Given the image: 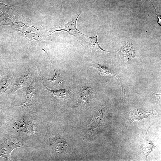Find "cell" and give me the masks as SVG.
<instances>
[{
  "instance_id": "11",
  "label": "cell",
  "mask_w": 161,
  "mask_h": 161,
  "mask_svg": "<svg viewBox=\"0 0 161 161\" xmlns=\"http://www.w3.org/2000/svg\"><path fill=\"white\" fill-rule=\"evenodd\" d=\"M92 91V90L90 87H83L80 93L76 106L80 103H87L90 98Z\"/></svg>"
},
{
  "instance_id": "4",
  "label": "cell",
  "mask_w": 161,
  "mask_h": 161,
  "mask_svg": "<svg viewBox=\"0 0 161 161\" xmlns=\"http://www.w3.org/2000/svg\"><path fill=\"white\" fill-rule=\"evenodd\" d=\"M120 55L124 61H131L135 56L134 46L131 44H127L122 49Z\"/></svg>"
},
{
  "instance_id": "13",
  "label": "cell",
  "mask_w": 161,
  "mask_h": 161,
  "mask_svg": "<svg viewBox=\"0 0 161 161\" xmlns=\"http://www.w3.org/2000/svg\"><path fill=\"white\" fill-rule=\"evenodd\" d=\"M90 39V41L87 43L88 47L90 49L97 52H104L110 53L114 52H110L104 50L100 46L97 40L98 34L94 37H90L86 35Z\"/></svg>"
},
{
  "instance_id": "6",
  "label": "cell",
  "mask_w": 161,
  "mask_h": 161,
  "mask_svg": "<svg viewBox=\"0 0 161 161\" xmlns=\"http://www.w3.org/2000/svg\"><path fill=\"white\" fill-rule=\"evenodd\" d=\"M30 79L29 72L22 75L16 80L12 87L11 94H13L20 88L25 86L28 83Z\"/></svg>"
},
{
  "instance_id": "15",
  "label": "cell",
  "mask_w": 161,
  "mask_h": 161,
  "mask_svg": "<svg viewBox=\"0 0 161 161\" xmlns=\"http://www.w3.org/2000/svg\"><path fill=\"white\" fill-rule=\"evenodd\" d=\"M152 93L154 94L157 97V100L159 102L161 100V93L156 94L153 92H151Z\"/></svg>"
},
{
  "instance_id": "7",
  "label": "cell",
  "mask_w": 161,
  "mask_h": 161,
  "mask_svg": "<svg viewBox=\"0 0 161 161\" xmlns=\"http://www.w3.org/2000/svg\"><path fill=\"white\" fill-rule=\"evenodd\" d=\"M80 13L77 16L75 19L63 24L61 27V29L58 30H64L68 32L71 35L74 36L76 35L78 33H80V31L77 29L76 27L77 21Z\"/></svg>"
},
{
  "instance_id": "9",
  "label": "cell",
  "mask_w": 161,
  "mask_h": 161,
  "mask_svg": "<svg viewBox=\"0 0 161 161\" xmlns=\"http://www.w3.org/2000/svg\"><path fill=\"white\" fill-rule=\"evenodd\" d=\"M43 50L45 51L50 61V62L52 64V66L53 68L54 71L55 72L54 75L52 78L51 79H48L46 78L45 77H44L43 75L42 74L41 71L39 69V71L41 75L43 78H44L49 83H53L55 84H57L59 86H61L62 85V83L63 80L62 79V77L60 75V74L57 72L54 68V67L53 66V64L52 61L51 60L49 55L48 54L47 52L46 51L43 49Z\"/></svg>"
},
{
  "instance_id": "2",
  "label": "cell",
  "mask_w": 161,
  "mask_h": 161,
  "mask_svg": "<svg viewBox=\"0 0 161 161\" xmlns=\"http://www.w3.org/2000/svg\"><path fill=\"white\" fill-rule=\"evenodd\" d=\"M49 142L52 149L58 153L62 152L67 146L66 141L58 136H55L51 138Z\"/></svg>"
},
{
  "instance_id": "1",
  "label": "cell",
  "mask_w": 161,
  "mask_h": 161,
  "mask_svg": "<svg viewBox=\"0 0 161 161\" xmlns=\"http://www.w3.org/2000/svg\"><path fill=\"white\" fill-rule=\"evenodd\" d=\"M27 147L14 138H5L0 140V156L7 160H10V154L15 149L20 147Z\"/></svg>"
},
{
  "instance_id": "14",
  "label": "cell",
  "mask_w": 161,
  "mask_h": 161,
  "mask_svg": "<svg viewBox=\"0 0 161 161\" xmlns=\"http://www.w3.org/2000/svg\"><path fill=\"white\" fill-rule=\"evenodd\" d=\"M11 83V78L5 77L2 79L0 81V92H4L7 90Z\"/></svg>"
},
{
  "instance_id": "12",
  "label": "cell",
  "mask_w": 161,
  "mask_h": 161,
  "mask_svg": "<svg viewBox=\"0 0 161 161\" xmlns=\"http://www.w3.org/2000/svg\"><path fill=\"white\" fill-rule=\"evenodd\" d=\"M42 79L43 84L46 89L58 98L64 100L67 99L69 97L70 92L69 91L64 89H60L56 90H54L49 89L45 85L42 78Z\"/></svg>"
},
{
  "instance_id": "10",
  "label": "cell",
  "mask_w": 161,
  "mask_h": 161,
  "mask_svg": "<svg viewBox=\"0 0 161 161\" xmlns=\"http://www.w3.org/2000/svg\"><path fill=\"white\" fill-rule=\"evenodd\" d=\"M98 71L100 75H102L103 76L107 75H112L116 77L120 81V83L122 87V92L124 91L125 93V90L123 89V86L120 80V78H119L117 74L115 73L114 71L111 70L110 69L107 67L103 66L100 64H97V65L93 66Z\"/></svg>"
},
{
  "instance_id": "8",
  "label": "cell",
  "mask_w": 161,
  "mask_h": 161,
  "mask_svg": "<svg viewBox=\"0 0 161 161\" xmlns=\"http://www.w3.org/2000/svg\"><path fill=\"white\" fill-rule=\"evenodd\" d=\"M104 106L101 110L96 113L92 117L88 129V133H90L97 127L102 120Z\"/></svg>"
},
{
  "instance_id": "16",
  "label": "cell",
  "mask_w": 161,
  "mask_h": 161,
  "mask_svg": "<svg viewBox=\"0 0 161 161\" xmlns=\"http://www.w3.org/2000/svg\"><path fill=\"white\" fill-rule=\"evenodd\" d=\"M149 1H150V2H151V4H152V5H153V7H154V9L155 10L156 9V8H155V7L154 6V5L153 4H152V2H151V0H149ZM140 1H141V0H140Z\"/></svg>"
},
{
  "instance_id": "5",
  "label": "cell",
  "mask_w": 161,
  "mask_h": 161,
  "mask_svg": "<svg viewBox=\"0 0 161 161\" xmlns=\"http://www.w3.org/2000/svg\"><path fill=\"white\" fill-rule=\"evenodd\" d=\"M26 98L25 101L21 104L15 105L21 108H27L30 106L32 104L33 100V97L35 92V88L32 86H30L24 90Z\"/></svg>"
},
{
  "instance_id": "17",
  "label": "cell",
  "mask_w": 161,
  "mask_h": 161,
  "mask_svg": "<svg viewBox=\"0 0 161 161\" xmlns=\"http://www.w3.org/2000/svg\"><path fill=\"white\" fill-rule=\"evenodd\" d=\"M3 75V74L2 73L0 72V78H1Z\"/></svg>"
},
{
  "instance_id": "3",
  "label": "cell",
  "mask_w": 161,
  "mask_h": 161,
  "mask_svg": "<svg viewBox=\"0 0 161 161\" xmlns=\"http://www.w3.org/2000/svg\"><path fill=\"white\" fill-rule=\"evenodd\" d=\"M15 128L18 130L31 134H34L35 131L34 124L32 122L25 119L16 123Z\"/></svg>"
}]
</instances>
